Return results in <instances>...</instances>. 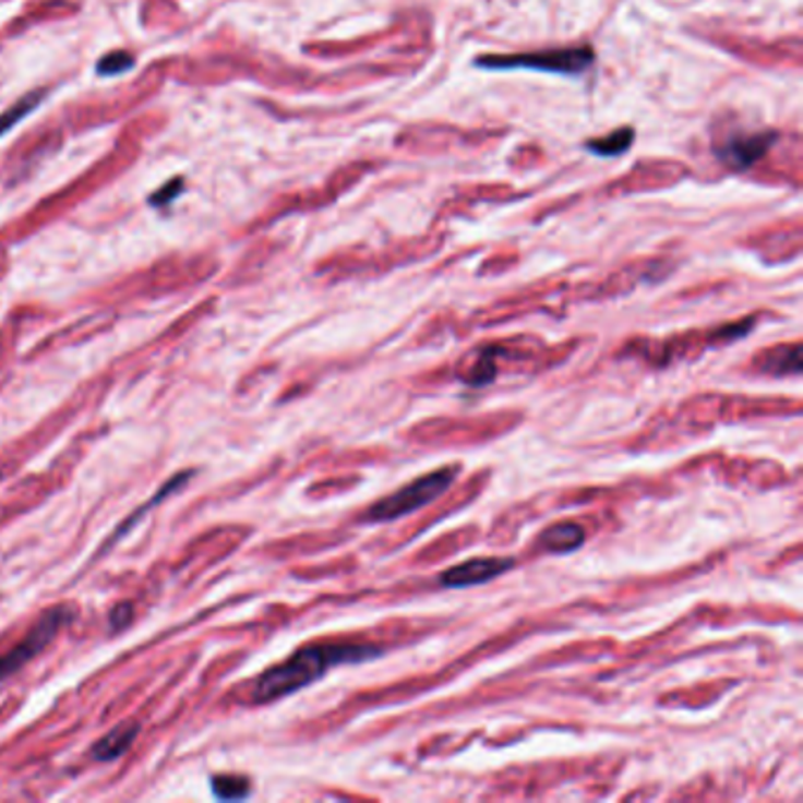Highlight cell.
<instances>
[{"mask_svg":"<svg viewBox=\"0 0 803 803\" xmlns=\"http://www.w3.org/2000/svg\"><path fill=\"white\" fill-rule=\"evenodd\" d=\"M382 646L361 642H319L304 646L292 658L280 662L252 683V703L266 705L280 697L302 691L309 683L319 681L328 669L339 664H359L382 656Z\"/></svg>","mask_w":803,"mask_h":803,"instance_id":"obj_1","label":"cell"},{"mask_svg":"<svg viewBox=\"0 0 803 803\" xmlns=\"http://www.w3.org/2000/svg\"><path fill=\"white\" fill-rule=\"evenodd\" d=\"M457 474H459V465H448L436 471H429L420 476V479L410 481L408 486L398 488L396 493L382 498L377 504H373V507L365 510L361 518L365 520V524H370V520H373V524H380V520H396L415 510H420L431 500H436L443 490L451 486V481Z\"/></svg>","mask_w":803,"mask_h":803,"instance_id":"obj_2","label":"cell"},{"mask_svg":"<svg viewBox=\"0 0 803 803\" xmlns=\"http://www.w3.org/2000/svg\"><path fill=\"white\" fill-rule=\"evenodd\" d=\"M71 620H73V608L69 606L50 608V611L43 615L32 630H28L24 642L0 658V681H5L14 672H20L24 664L32 662L43 648L52 644V638L62 632Z\"/></svg>","mask_w":803,"mask_h":803,"instance_id":"obj_3","label":"cell"},{"mask_svg":"<svg viewBox=\"0 0 803 803\" xmlns=\"http://www.w3.org/2000/svg\"><path fill=\"white\" fill-rule=\"evenodd\" d=\"M486 67H498V69H514V67H526V69H542V71H559V73H577L585 71L591 64V52L589 50H549V52H535V55H518V57H488Z\"/></svg>","mask_w":803,"mask_h":803,"instance_id":"obj_4","label":"cell"},{"mask_svg":"<svg viewBox=\"0 0 803 803\" xmlns=\"http://www.w3.org/2000/svg\"><path fill=\"white\" fill-rule=\"evenodd\" d=\"M514 568L512 559H469L459 566L445 571L441 575V583L445 587H474L481 583H490V579L507 573Z\"/></svg>","mask_w":803,"mask_h":803,"instance_id":"obj_5","label":"cell"},{"mask_svg":"<svg viewBox=\"0 0 803 803\" xmlns=\"http://www.w3.org/2000/svg\"><path fill=\"white\" fill-rule=\"evenodd\" d=\"M540 544L552 554H568L577 547L585 544V528L575 524V520H563V524L549 526L540 535Z\"/></svg>","mask_w":803,"mask_h":803,"instance_id":"obj_6","label":"cell"},{"mask_svg":"<svg viewBox=\"0 0 803 803\" xmlns=\"http://www.w3.org/2000/svg\"><path fill=\"white\" fill-rule=\"evenodd\" d=\"M764 373H776V375H796L801 370V353L799 345L792 347H776L766 349L764 353L756 356L754 361Z\"/></svg>","mask_w":803,"mask_h":803,"instance_id":"obj_7","label":"cell"},{"mask_svg":"<svg viewBox=\"0 0 803 803\" xmlns=\"http://www.w3.org/2000/svg\"><path fill=\"white\" fill-rule=\"evenodd\" d=\"M137 733H140L137 723H125V726L113 728L111 733L104 735L95 745V756L99 758V762H113V758L123 756L130 750Z\"/></svg>","mask_w":803,"mask_h":803,"instance_id":"obj_8","label":"cell"},{"mask_svg":"<svg viewBox=\"0 0 803 803\" xmlns=\"http://www.w3.org/2000/svg\"><path fill=\"white\" fill-rule=\"evenodd\" d=\"M211 784H213V792L217 799L238 801L250 794V780L241 776H215Z\"/></svg>","mask_w":803,"mask_h":803,"instance_id":"obj_9","label":"cell"},{"mask_svg":"<svg viewBox=\"0 0 803 803\" xmlns=\"http://www.w3.org/2000/svg\"><path fill=\"white\" fill-rule=\"evenodd\" d=\"M40 99H43V95H40V93L28 95V97H24L22 101L14 104V107H10L5 113H0V135H3V132H8L10 128L17 125L26 113H32V111L38 107V101H40Z\"/></svg>","mask_w":803,"mask_h":803,"instance_id":"obj_10","label":"cell"},{"mask_svg":"<svg viewBox=\"0 0 803 803\" xmlns=\"http://www.w3.org/2000/svg\"><path fill=\"white\" fill-rule=\"evenodd\" d=\"M132 67V62H116V55H109L107 59H104V62H101V67H99V71L101 73H113V71H125V69H130Z\"/></svg>","mask_w":803,"mask_h":803,"instance_id":"obj_11","label":"cell"}]
</instances>
